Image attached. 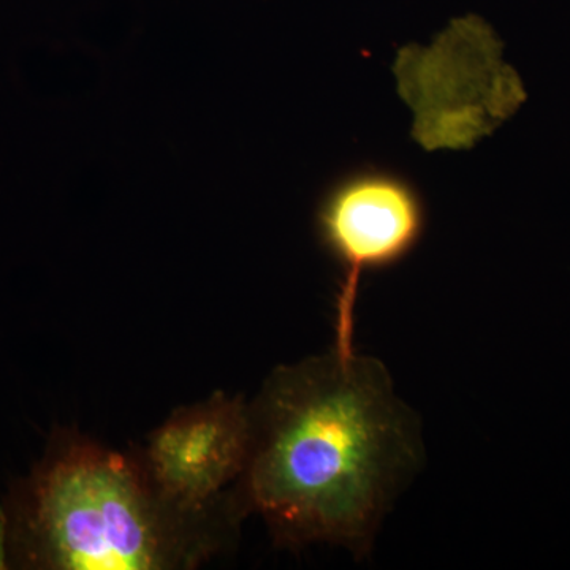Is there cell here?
<instances>
[{"instance_id":"6da1fadb","label":"cell","mask_w":570,"mask_h":570,"mask_svg":"<svg viewBox=\"0 0 570 570\" xmlns=\"http://www.w3.org/2000/svg\"><path fill=\"white\" fill-rule=\"evenodd\" d=\"M242 501L285 546L326 542L363 554L417 471L419 423L389 371L356 354L279 367L250 404Z\"/></svg>"},{"instance_id":"7a4b0ae2","label":"cell","mask_w":570,"mask_h":570,"mask_svg":"<svg viewBox=\"0 0 570 570\" xmlns=\"http://www.w3.org/2000/svg\"><path fill=\"white\" fill-rule=\"evenodd\" d=\"M205 524L160 497L140 456L81 438L51 450L20 519L29 558L69 570L190 568L209 551Z\"/></svg>"},{"instance_id":"3957f363","label":"cell","mask_w":570,"mask_h":570,"mask_svg":"<svg viewBox=\"0 0 570 570\" xmlns=\"http://www.w3.org/2000/svg\"><path fill=\"white\" fill-rule=\"evenodd\" d=\"M322 245L340 265L335 351L354 354L356 296L365 273L403 262L425 234L422 195L404 176L360 168L330 187L316 216Z\"/></svg>"},{"instance_id":"277c9868","label":"cell","mask_w":570,"mask_h":570,"mask_svg":"<svg viewBox=\"0 0 570 570\" xmlns=\"http://www.w3.org/2000/svg\"><path fill=\"white\" fill-rule=\"evenodd\" d=\"M250 439V406L219 393L174 412L138 456L171 508L208 520L224 490L245 474Z\"/></svg>"}]
</instances>
